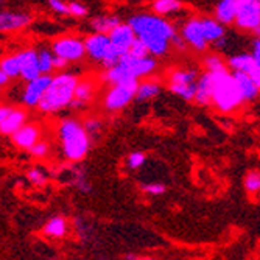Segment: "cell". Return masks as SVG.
Returning a JSON list of instances; mask_svg holds the SVG:
<instances>
[{"instance_id": "obj_32", "label": "cell", "mask_w": 260, "mask_h": 260, "mask_svg": "<svg viewBox=\"0 0 260 260\" xmlns=\"http://www.w3.org/2000/svg\"><path fill=\"white\" fill-rule=\"evenodd\" d=\"M28 151H30V154H31L33 157H36V159H45L47 156L50 154L52 148H50V144H49V142L44 140V139H41V140L36 142V144H35Z\"/></svg>"}, {"instance_id": "obj_26", "label": "cell", "mask_w": 260, "mask_h": 260, "mask_svg": "<svg viewBox=\"0 0 260 260\" xmlns=\"http://www.w3.org/2000/svg\"><path fill=\"white\" fill-rule=\"evenodd\" d=\"M119 23H120V19L115 16H99L90 20V28L93 33L108 35L111 30H114L119 25Z\"/></svg>"}, {"instance_id": "obj_31", "label": "cell", "mask_w": 260, "mask_h": 260, "mask_svg": "<svg viewBox=\"0 0 260 260\" xmlns=\"http://www.w3.org/2000/svg\"><path fill=\"white\" fill-rule=\"evenodd\" d=\"M245 188L246 192L252 197V195H257L258 190H260V175L257 170H252L246 175L245 178Z\"/></svg>"}, {"instance_id": "obj_21", "label": "cell", "mask_w": 260, "mask_h": 260, "mask_svg": "<svg viewBox=\"0 0 260 260\" xmlns=\"http://www.w3.org/2000/svg\"><path fill=\"white\" fill-rule=\"evenodd\" d=\"M201 20V30H203V36L206 39V42L215 44L217 41H220L223 36H226V28L224 25L218 20H215L214 17H200Z\"/></svg>"}, {"instance_id": "obj_44", "label": "cell", "mask_w": 260, "mask_h": 260, "mask_svg": "<svg viewBox=\"0 0 260 260\" xmlns=\"http://www.w3.org/2000/svg\"><path fill=\"white\" fill-rule=\"evenodd\" d=\"M10 81H11V80L2 72V70H0V89H5V87L10 84Z\"/></svg>"}, {"instance_id": "obj_19", "label": "cell", "mask_w": 260, "mask_h": 260, "mask_svg": "<svg viewBox=\"0 0 260 260\" xmlns=\"http://www.w3.org/2000/svg\"><path fill=\"white\" fill-rule=\"evenodd\" d=\"M28 122V112L22 108H11L8 115L0 123V134L2 136H11L14 134L20 126H23Z\"/></svg>"}, {"instance_id": "obj_35", "label": "cell", "mask_w": 260, "mask_h": 260, "mask_svg": "<svg viewBox=\"0 0 260 260\" xmlns=\"http://www.w3.org/2000/svg\"><path fill=\"white\" fill-rule=\"evenodd\" d=\"M145 160H147V157H145V154L142 153V151H133V153L128 156L126 164H128V167H129L131 170H137V169H140L142 165L145 164Z\"/></svg>"}, {"instance_id": "obj_38", "label": "cell", "mask_w": 260, "mask_h": 260, "mask_svg": "<svg viewBox=\"0 0 260 260\" xmlns=\"http://www.w3.org/2000/svg\"><path fill=\"white\" fill-rule=\"evenodd\" d=\"M47 4H49L50 10L56 14H61V16H69V11H67V4L64 0H47Z\"/></svg>"}, {"instance_id": "obj_30", "label": "cell", "mask_w": 260, "mask_h": 260, "mask_svg": "<svg viewBox=\"0 0 260 260\" xmlns=\"http://www.w3.org/2000/svg\"><path fill=\"white\" fill-rule=\"evenodd\" d=\"M203 66L206 69V72H217V70L228 67L224 58L218 53H207L203 58Z\"/></svg>"}, {"instance_id": "obj_42", "label": "cell", "mask_w": 260, "mask_h": 260, "mask_svg": "<svg viewBox=\"0 0 260 260\" xmlns=\"http://www.w3.org/2000/svg\"><path fill=\"white\" fill-rule=\"evenodd\" d=\"M69 67V62L59 56H55V70H58V72H61V70H67Z\"/></svg>"}, {"instance_id": "obj_43", "label": "cell", "mask_w": 260, "mask_h": 260, "mask_svg": "<svg viewBox=\"0 0 260 260\" xmlns=\"http://www.w3.org/2000/svg\"><path fill=\"white\" fill-rule=\"evenodd\" d=\"M11 108L13 106H10V105H0V123L4 122V119L8 115V112L11 111Z\"/></svg>"}, {"instance_id": "obj_16", "label": "cell", "mask_w": 260, "mask_h": 260, "mask_svg": "<svg viewBox=\"0 0 260 260\" xmlns=\"http://www.w3.org/2000/svg\"><path fill=\"white\" fill-rule=\"evenodd\" d=\"M108 38H109L112 49L120 56H123L128 52L133 41L136 39V35L126 22H120L114 30H111L108 33Z\"/></svg>"}, {"instance_id": "obj_29", "label": "cell", "mask_w": 260, "mask_h": 260, "mask_svg": "<svg viewBox=\"0 0 260 260\" xmlns=\"http://www.w3.org/2000/svg\"><path fill=\"white\" fill-rule=\"evenodd\" d=\"M0 70H2L10 80L19 78V61H17L16 53L5 55L4 58H0Z\"/></svg>"}, {"instance_id": "obj_13", "label": "cell", "mask_w": 260, "mask_h": 260, "mask_svg": "<svg viewBox=\"0 0 260 260\" xmlns=\"http://www.w3.org/2000/svg\"><path fill=\"white\" fill-rule=\"evenodd\" d=\"M10 137L16 148L28 151L38 140L42 139V126L38 122H27Z\"/></svg>"}, {"instance_id": "obj_7", "label": "cell", "mask_w": 260, "mask_h": 260, "mask_svg": "<svg viewBox=\"0 0 260 260\" xmlns=\"http://www.w3.org/2000/svg\"><path fill=\"white\" fill-rule=\"evenodd\" d=\"M137 83L139 81H131V83L109 86V89L105 92V95L102 99V105L105 111L114 114V112H120L125 108H128L134 102Z\"/></svg>"}, {"instance_id": "obj_15", "label": "cell", "mask_w": 260, "mask_h": 260, "mask_svg": "<svg viewBox=\"0 0 260 260\" xmlns=\"http://www.w3.org/2000/svg\"><path fill=\"white\" fill-rule=\"evenodd\" d=\"M84 52L86 56L90 58L92 61H95L99 64H102L111 49V42L108 35H102V33H92L89 35L84 41Z\"/></svg>"}, {"instance_id": "obj_9", "label": "cell", "mask_w": 260, "mask_h": 260, "mask_svg": "<svg viewBox=\"0 0 260 260\" xmlns=\"http://www.w3.org/2000/svg\"><path fill=\"white\" fill-rule=\"evenodd\" d=\"M52 52L55 53V56L66 59L69 64L80 62L86 56L83 39H80L78 36H70V35L55 39L52 44Z\"/></svg>"}, {"instance_id": "obj_41", "label": "cell", "mask_w": 260, "mask_h": 260, "mask_svg": "<svg viewBox=\"0 0 260 260\" xmlns=\"http://www.w3.org/2000/svg\"><path fill=\"white\" fill-rule=\"evenodd\" d=\"M170 44H172V47H175V49H179L181 52H184V50L187 49V44L184 42V39H182L178 33L172 38Z\"/></svg>"}, {"instance_id": "obj_28", "label": "cell", "mask_w": 260, "mask_h": 260, "mask_svg": "<svg viewBox=\"0 0 260 260\" xmlns=\"http://www.w3.org/2000/svg\"><path fill=\"white\" fill-rule=\"evenodd\" d=\"M38 62L41 75H50L55 72V53L50 49L38 50Z\"/></svg>"}, {"instance_id": "obj_11", "label": "cell", "mask_w": 260, "mask_h": 260, "mask_svg": "<svg viewBox=\"0 0 260 260\" xmlns=\"http://www.w3.org/2000/svg\"><path fill=\"white\" fill-rule=\"evenodd\" d=\"M50 75H39L30 81H25V87L22 89L20 102L25 108H38L39 102L42 100L45 89L50 83Z\"/></svg>"}, {"instance_id": "obj_12", "label": "cell", "mask_w": 260, "mask_h": 260, "mask_svg": "<svg viewBox=\"0 0 260 260\" xmlns=\"http://www.w3.org/2000/svg\"><path fill=\"white\" fill-rule=\"evenodd\" d=\"M228 69H231L232 72H242L248 75L255 84L260 86V62H257L249 53H239L232 55L226 61Z\"/></svg>"}, {"instance_id": "obj_27", "label": "cell", "mask_w": 260, "mask_h": 260, "mask_svg": "<svg viewBox=\"0 0 260 260\" xmlns=\"http://www.w3.org/2000/svg\"><path fill=\"white\" fill-rule=\"evenodd\" d=\"M151 10L153 14L165 17L182 10V0H154L151 4Z\"/></svg>"}, {"instance_id": "obj_39", "label": "cell", "mask_w": 260, "mask_h": 260, "mask_svg": "<svg viewBox=\"0 0 260 260\" xmlns=\"http://www.w3.org/2000/svg\"><path fill=\"white\" fill-rule=\"evenodd\" d=\"M144 192L151 195V197H159L162 193H165V185L159 184V182H151V184H145L144 185Z\"/></svg>"}, {"instance_id": "obj_6", "label": "cell", "mask_w": 260, "mask_h": 260, "mask_svg": "<svg viewBox=\"0 0 260 260\" xmlns=\"http://www.w3.org/2000/svg\"><path fill=\"white\" fill-rule=\"evenodd\" d=\"M200 72L193 67H176L169 74V89L185 102H193Z\"/></svg>"}, {"instance_id": "obj_8", "label": "cell", "mask_w": 260, "mask_h": 260, "mask_svg": "<svg viewBox=\"0 0 260 260\" xmlns=\"http://www.w3.org/2000/svg\"><path fill=\"white\" fill-rule=\"evenodd\" d=\"M237 14H235V27L246 33L260 36V0H235Z\"/></svg>"}, {"instance_id": "obj_18", "label": "cell", "mask_w": 260, "mask_h": 260, "mask_svg": "<svg viewBox=\"0 0 260 260\" xmlns=\"http://www.w3.org/2000/svg\"><path fill=\"white\" fill-rule=\"evenodd\" d=\"M31 23V16L20 11H0V31L13 33L27 28Z\"/></svg>"}, {"instance_id": "obj_5", "label": "cell", "mask_w": 260, "mask_h": 260, "mask_svg": "<svg viewBox=\"0 0 260 260\" xmlns=\"http://www.w3.org/2000/svg\"><path fill=\"white\" fill-rule=\"evenodd\" d=\"M209 75L212 80L210 105H214L218 112L232 114L245 105L237 83H235L228 67L217 70V72H209Z\"/></svg>"}, {"instance_id": "obj_20", "label": "cell", "mask_w": 260, "mask_h": 260, "mask_svg": "<svg viewBox=\"0 0 260 260\" xmlns=\"http://www.w3.org/2000/svg\"><path fill=\"white\" fill-rule=\"evenodd\" d=\"M235 83H237V87L242 93V99L245 103H252L257 100L258 92H260V86L255 84L248 75L242 74V72H231Z\"/></svg>"}, {"instance_id": "obj_23", "label": "cell", "mask_w": 260, "mask_h": 260, "mask_svg": "<svg viewBox=\"0 0 260 260\" xmlns=\"http://www.w3.org/2000/svg\"><path fill=\"white\" fill-rule=\"evenodd\" d=\"M210 99H212V80H210L209 72H204L197 80L193 102L200 106H207L210 105Z\"/></svg>"}, {"instance_id": "obj_14", "label": "cell", "mask_w": 260, "mask_h": 260, "mask_svg": "<svg viewBox=\"0 0 260 260\" xmlns=\"http://www.w3.org/2000/svg\"><path fill=\"white\" fill-rule=\"evenodd\" d=\"M97 81L95 78L92 77H80L75 92H74V100L70 103V108L72 109H84L87 108L92 100L95 99V93H97Z\"/></svg>"}, {"instance_id": "obj_10", "label": "cell", "mask_w": 260, "mask_h": 260, "mask_svg": "<svg viewBox=\"0 0 260 260\" xmlns=\"http://www.w3.org/2000/svg\"><path fill=\"white\" fill-rule=\"evenodd\" d=\"M184 42L187 44V47H192V49L198 53H206L209 49V44L206 42L204 36H203V30H201V20L200 17H190L184 22V25L181 28V35H179Z\"/></svg>"}, {"instance_id": "obj_45", "label": "cell", "mask_w": 260, "mask_h": 260, "mask_svg": "<svg viewBox=\"0 0 260 260\" xmlns=\"http://www.w3.org/2000/svg\"><path fill=\"white\" fill-rule=\"evenodd\" d=\"M126 258H128V260H154L153 257H145V255H133V254H129Z\"/></svg>"}, {"instance_id": "obj_36", "label": "cell", "mask_w": 260, "mask_h": 260, "mask_svg": "<svg viewBox=\"0 0 260 260\" xmlns=\"http://www.w3.org/2000/svg\"><path fill=\"white\" fill-rule=\"evenodd\" d=\"M67 11H69V16H74V17H86L87 16V8L80 4V2H70L67 4Z\"/></svg>"}, {"instance_id": "obj_33", "label": "cell", "mask_w": 260, "mask_h": 260, "mask_svg": "<svg viewBox=\"0 0 260 260\" xmlns=\"http://www.w3.org/2000/svg\"><path fill=\"white\" fill-rule=\"evenodd\" d=\"M83 126H84V129L87 131V134L92 137V136L100 134V131L103 129V122L99 119V117L90 115V117H86V119H84Z\"/></svg>"}, {"instance_id": "obj_37", "label": "cell", "mask_w": 260, "mask_h": 260, "mask_svg": "<svg viewBox=\"0 0 260 260\" xmlns=\"http://www.w3.org/2000/svg\"><path fill=\"white\" fill-rule=\"evenodd\" d=\"M28 179H30V182L31 184H35V185H44L45 182H47V175L41 170V169H31L30 172H28Z\"/></svg>"}, {"instance_id": "obj_2", "label": "cell", "mask_w": 260, "mask_h": 260, "mask_svg": "<svg viewBox=\"0 0 260 260\" xmlns=\"http://www.w3.org/2000/svg\"><path fill=\"white\" fill-rule=\"evenodd\" d=\"M80 75L70 70H61L50 78V83L45 89L42 100L38 105L39 112L44 115H53L67 108L74 100V92Z\"/></svg>"}, {"instance_id": "obj_25", "label": "cell", "mask_w": 260, "mask_h": 260, "mask_svg": "<svg viewBox=\"0 0 260 260\" xmlns=\"http://www.w3.org/2000/svg\"><path fill=\"white\" fill-rule=\"evenodd\" d=\"M44 235L50 239H62L67 234V221L62 217H53L44 224Z\"/></svg>"}, {"instance_id": "obj_24", "label": "cell", "mask_w": 260, "mask_h": 260, "mask_svg": "<svg viewBox=\"0 0 260 260\" xmlns=\"http://www.w3.org/2000/svg\"><path fill=\"white\" fill-rule=\"evenodd\" d=\"M237 14V2L235 0H218L215 7V20H218L221 25H231L235 20Z\"/></svg>"}, {"instance_id": "obj_3", "label": "cell", "mask_w": 260, "mask_h": 260, "mask_svg": "<svg viewBox=\"0 0 260 260\" xmlns=\"http://www.w3.org/2000/svg\"><path fill=\"white\" fill-rule=\"evenodd\" d=\"M56 136L62 157L66 160L80 162L87 156L92 140L80 119H75V117H66V119H62L58 125Z\"/></svg>"}, {"instance_id": "obj_40", "label": "cell", "mask_w": 260, "mask_h": 260, "mask_svg": "<svg viewBox=\"0 0 260 260\" xmlns=\"http://www.w3.org/2000/svg\"><path fill=\"white\" fill-rule=\"evenodd\" d=\"M257 62H260V38L254 36L252 44H251V53H249Z\"/></svg>"}, {"instance_id": "obj_17", "label": "cell", "mask_w": 260, "mask_h": 260, "mask_svg": "<svg viewBox=\"0 0 260 260\" xmlns=\"http://www.w3.org/2000/svg\"><path fill=\"white\" fill-rule=\"evenodd\" d=\"M19 61V78L23 81H30L41 75L39 62H38V50L35 49H25L19 53H16Z\"/></svg>"}, {"instance_id": "obj_22", "label": "cell", "mask_w": 260, "mask_h": 260, "mask_svg": "<svg viewBox=\"0 0 260 260\" xmlns=\"http://www.w3.org/2000/svg\"><path fill=\"white\" fill-rule=\"evenodd\" d=\"M160 89H162V86H160L159 81L144 78V80H140L137 83L134 100L136 102H148V100H153V99H156L159 93H160Z\"/></svg>"}, {"instance_id": "obj_1", "label": "cell", "mask_w": 260, "mask_h": 260, "mask_svg": "<svg viewBox=\"0 0 260 260\" xmlns=\"http://www.w3.org/2000/svg\"><path fill=\"white\" fill-rule=\"evenodd\" d=\"M126 23L136 38L145 44L150 56L162 58L169 55L172 49L170 41L176 35V28L170 20L153 13H139L131 16Z\"/></svg>"}, {"instance_id": "obj_34", "label": "cell", "mask_w": 260, "mask_h": 260, "mask_svg": "<svg viewBox=\"0 0 260 260\" xmlns=\"http://www.w3.org/2000/svg\"><path fill=\"white\" fill-rule=\"evenodd\" d=\"M126 55L133 56V58H144V56H148V50H147V47L145 44L142 42L140 39H134L133 44L129 45V49L126 52Z\"/></svg>"}, {"instance_id": "obj_4", "label": "cell", "mask_w": 260, "mask_h": 260, "mask_svg": "<svg viewBox=\"0 0 260 260\" xmlns=\"http://www.w3.org/2000/svg\"><path fill=\"white\" fill-rule=\"evenodd\" d=\"M156 70H157L156 58H153L150 55L144 56V58H133L125 53L115 66L106 69L103 80L109 86L131 83V81H140L144 78L151 77Z\"/></svg>"}]
</instances>
